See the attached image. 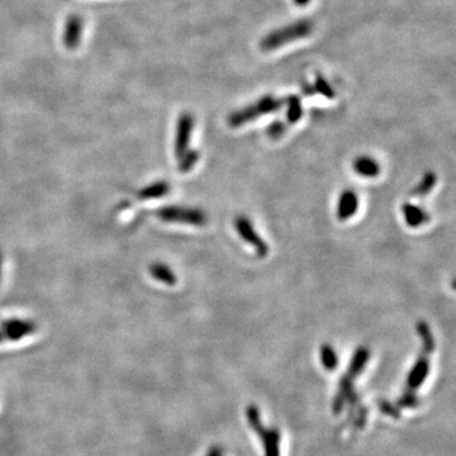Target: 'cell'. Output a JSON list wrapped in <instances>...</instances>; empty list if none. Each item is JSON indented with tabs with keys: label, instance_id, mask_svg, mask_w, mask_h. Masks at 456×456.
<instances>
[{
	"label": "cell",
	"instance_id": "33",
	"mask_svg": "<svg viewBox=\"0 0 456 456\" xmlns=\"http://www.w3.org/2000/svg\"><path fill=\"white\" fill-rule=\"evenodd\" d=\"M0 279H1V254H0Z\"/></svg>",
	"mask_w": 456,
	"mask_h": 456
},
{
	"label": "cell",
	"instance_id": "1",
	"mask_svg": "<svg viewBox=\"0 0 456 456\" xmlns=\"http://www.w3.org/2000/svg\"><path fill=\"white\" fill-rule=\"evenodd\" d=\"M313 28L315 25L311 20H297L294 23L282 27L266 34L260 41V48L265 53H270L279 47L285 46L291 42L311 36Z\"/></svg>",
	"mask_w": 456,
	"mask_h": 456
},
{
	"label": "cell",
	"instance_id": "22",
	"mask_svg": "<svg viewBox=\"0 0 456 456\" xmlns=\"http://www.w3.org/2000/svg\"><path fill=\"white\" fill-rule=\"evenodd\" d=\"M198 160L199 152L197 150H188L181 158H179V172L181 174L191 172Z\"/></svg>",
	"mask_w": 456,
	"mask_h": 456
},
{
	"label": "cell",
	"instance_id": "13",
	"mask_svg": "<svg viewBox=\"0 0 456 456\" xmlns=\"http://www.w3.org/2000/svg\"><path fill=\"white\" fill-rule=\"evenodd\" d=\"M261 440L264 443L265 456H279V443H280V432L278 429H265Z\"/></svg>",
	"mask_w": 456,
	"mask_h": 456
},
{
	"label": "cell",
	"instance_id": "11",
	"mask_svg": "<svg viewBox=\"0 0 456 456\" xmlns=\"http://www.w3.org/2000/svg\"><path fill=\"white\" fill-rule=\"evenodd\" d=\"M83 34V20L78 15H73L67 20L64 43L67 48H75L80 43V37Z\"/></svg>",
	"mask_w": 456,
	"mask_h": 456
},
{
	"label": "cell",
	"instance_id": "18",
	"mask_svg": "<svg viewBox=\"0 0 456 456\" xmlns=\"http://www.w3.org/2000/svg\"><path fill=\"white\" fill-rule=\"evenodd\" d=\"M285 103H288V113H286V120L288 125L297 123L299 119L303 116V108H302V102L298 95H289L285 98Z\"/></svg>",
	"mask_w": 456,
	"mask_h": 456
},
{
	"label": "cell",
	"instance_id": "17",
	"mask_svg": "<svg viewBox=\"0 0 456 456\" xmlns=\"http://www.w3.org/2000/svg\"><path fill=\"white\" fill-rule=\"evenodd\" d=\"M417 332H418L420 338L422 340V351L431 355L435 350L436 343H435V338H434V335L431 332L430 326L424 321H420L417 324Z\"/></svg>",
	"mask_w": 456,
	"mask_h": 456
},
{
	"label": "cell",
	"instance_id": "16",
	"mask_svg": "<svg viewBox=\"0 0 456 456\" xmlns=\"http://www.w3.org/2000/svg\"><path fill=\"white\" fill-rule=\"evenodd\" d=\"M169 192H170V186L167 181H158L139 191L137 195L139 199H156L165 197Z\"/></svg>",
	"mask_w": 456,
	"mask_h": 456
},
{
	"label": "cell",
	"instance_id": "8",
	"mask_svg": "<svg viewBox=\"0 0 456 456\" xmlns=\"http://www.w3.org/2000/svg\"><path fill=\"white\" fill-rule=\"evenodd\" d=\"M357 208H359V198L357 193L351 189H346L341 193L338 199V212H336L340 221H347L351 219L357 213Z\"/></svg>",
	"mask_w": 456,
	"mask_h": 456
},
{
	"label": "cell",
	"instance_id": "4",
	"mask_svg": "<svg viewBox=\"0 0 456 456\" xmlns=\"http://www.w3.org/2000/svg\"><path fill=\"white\" fill-rule=\"evenodd\" d=\"M235 227L237 230L240 237L245 240L249 245H251L256 250V254L260 258H265L268 255L269 246L258 236L250 219L245 216H238L237 219H235Z\"/></svg>",
	"mask_w": 456,
	"mask_h": 456
},
{
	"label": "cell",
	"instance_id": "19",
	"mask_svg": "<svg viewBox=\"0 0 456 456\" xmlns=\"http://www.w3.org/2000/svg\"><path fill=\"white\" fill-rule=\"evenodd\" d=\"M319 357H321V363L324 365L326 371H332L338 369V354L330 344H324L321 346Z\"/></svg>",
	"mask_w": 456,
	"mask_h": 456
},
{
	"label": "cell",
	"instance_id": "15",
	"mask_svg": "<svg viewBox=\"0 0 456 456\" xmlns=\"http://www.w3.org/2000/svg\"><path fill=\"white\" fill-rule=\"evenodd\" d=\"M437 177L436 174L434 172H424L421 181L418 183V186L413 188V191L410 192L412 197H418L422 198L426 197L429 193L435 188L436 186Z\"/></svg>",
	"mask_w": 456,
	"mask_h": 456
},
{
	"label": "cell",
	"instance_id": "23",
	"mask_svg": "<svg viewBox=\"0 0 456 456\" xmlns=\"http://www.w3.org/2000/svg\"><path fill=\"white\" fill-rule=\"evenodd\" d=\"M313 88H315V90H316V93L322 94V95L326 97L327 99H333V98L336 97L335 90L332 89V86L329 84V81L324 79L322 75H317V76H316Z\"/></svg>",
	"mask_w": 456,
	"mask_h": 456
},
{
	"label": "cell",
	"instance_id": "20",
	"mask_svg": "<svg viewBox=\"0 0 456 456\" xmlns=\"http://www.w3.org/2000/svg\"><path fill=\"white\" fill-rule=\"evenodd\" d=\"M340 393L344 394L346 402H349L352 408H355L360 402V398L352 387V378L347 374L341 378V380H340Z\"/></svg>",
	"mask_w": 456,
	"mask_h": 456
},
{
	"label": "cell",
	"instance_id": "7",
	"mask_svg": "<svg viewBox=\"0 0 456 456\" xmlns=\"http://www.w3.org/2000/svg\"><path fill=\"white\" fill-rule=\"evenodd\" d=\"M429 357H430V354L421 351V355L417 359L413 368L410 369V375L407 378V389L410 392H416L429 375V371H430Z\"/></svg>",
	"mask_w": 456,
	"mask_h": 456
},
{
	"label": "cell",
	"instance_id": "14",
	"mask_svg": "<svg viewBox=\"0 0 456 456\" xmlns=\"http://www.w3.org/2000/svg\"><path fill=\"white\" fill-rule=\"evenodd\" d=\"M150 274L153 278L164 284L170 285V286L177 284V277H175L174 271L167 265L163 264V263H153L150 266Z\"/></svg>",
	"mask_w": 456,
	"mask_h": 456
},
{
	"label": "cell",
	"instance_id": "26",
	"mask_svg": "<svg viewBox=\"0 0 456 456\" xmlns=\"http://www.w3.org/2000/svg\"><path fill=\"white\" fill-rule=\"evenodd\" d=\"M286 127H288V123L282 122V120H275V122L271 123L270 126L268 127L266 133L271 139H277L284 134Z\"/></svg>",
	"mask_w": 456,
	"mask_h": 456
},
{
	"label": "cell",
	"instance_id": "2",
	"mask_svg": "<svg viewBox=\"0 0 456 456\" xmlns=\"http://www.w3.org/2000/svg\"><path fill=\"white\" fill-rule=\"evenodd\" d=\"M284 98H277L271 94L261 97L250 106H245L240 111L231 113L227 119L228 126L232 128L244 126L246 123L251 122L254 119L258 118L261 116H266L270 113L277 112L282 106H284Z\"/></svg>",
	"mask_w": 456,
	"mask_h": 456
},
{
	"label": "cell",
	"instance_id": "30",
	"mask_svg": "<svg viewBox=\"0 0 456 456\" xmlns=\"http://www.w3.org/2000/svg\"><path fill=\"white\" fill-rule=\"evenodd\" d=\"M207 456H222V449L219 446H213Z\"/></svg>",
	"mask_w": 456,
	"mask_h": 456
},
{
	"label": "cell",
	"instance_id": "3",
	"mask_svg": "<svg viewBox=\"0 0 456 456\" xmlns=\"http://www.w3.org/2000/svg\"><path fill=\"white\" fill-rule=\"evenodd\" d=\"M156 216L164 222H179L191 226H205L208 221L205 212L186 207H163L156 211Z\"/></svg>",
	"mask_w": 456,
	"mask_h": 456
},
{
	"label": "cell",
	"instance_id": "5",
	"mask_svg": "<svg viewBox=\"0 0 456 456\" xmlns=\"http://www.w3.org/2000/svg\"><path fill=\"white\" fill-rule=\"evenodd\" d=\"M194 128V117L191 113L180 114L177 127V137H175V155L177 158H181L189 147V141Z\"/></svg>",
	"mask_w": 456,
	"mask_h": 456
},
{
	"label": "cell",
	"instance_id": "31",
	"mask_svg": "<svg viewBox=\"0 0 456 456\" xmlns=\"http://www.w3.org/2000/svg\"><path fill=\"white\" fill-rule=\"evenodd\" d=\"M293 1H294V4L298 6V7H305L307 4L311 3V0H293Z\"/></svg>",
	"mask_w": 456,
	"mask_h": 456
},
{
	"label": "cell",
	"instance_id": "21",
	"mask_svg": "<svg viewBox=\"0 0 456 456\" xmlns=\"http://www.w3.org/2000/svg\"><path fill=\"white\" fill-rule=\"evenodd\" d=\"M246 416H247V421L250 423L252 430L256 431L258 436H261L265 431V427L260 420V412H258V407L255 404H250L246 410Z\"/></svg>",
	"mask_w": 456,
	"mask_h": 456
},
{
	"label": "cell",
	"instance_id": "25",
	"mask_svg": "<svg viewBox=\"0 0 456 456\" xmlns=\"http://www.w3.org/2000/svg\"><path fill=\"white\" fill-rule=\"evenodd\" d=\"M378 407H379V410H382L384 415H387V416L393 417V418H396V420H399V418H401V410L398 408L397 406L390 403V402L385 401V399H379V401H378Z\"/></svg>",
	"mask_w": 456,
	"mask_h": 456
},
{
	"label": "cell",
	"instance_id": "6",
	"mask_svg": "<svg viewBox=\"0 0 456 456\" xmlns=\"http://www.w3.org/2000/svg\"><path fill=\"white\" fill-rule=\"evenodd\" d=\"M1 331L6 336V340L17 341V340L34 333L37 331V324L34 321L12 318V319H8L1 324Z\"/></svg>",
	"mask_w": 456,
	"mask_h": 456
},
{
	"label": "cell",
	"instance_id": "28",
	"mask_svg": "<svg viewBox=\"0 0 456 456\" xmlns=\"http://www.w3.org/2000/svg\"><path fill=\"white\" fill-rule=\"evenodd\" d=\"M345 403H346V399H345L344 394L338 392V394L333 398V401H332V412L338 415L341 410H344Z\"/></svg>",
	"mask_w": 456,
	"mask_h": 456
},
{
	"label": "cell",
	"instance_id": "24",
	"mask_svg": "<svg viewBox=\"0 0 456 456\" xmlns=\"http://www.w3.org/2000/svg\"><path fill=\"white\" fill-rule=\"evenodd\" d=\"M396 406L398 408H416L420 406V399L415 394V392L407 390V393H404L402 397L398 398Z\"/></svg>",
	"mask_w": 456,
	"mask_h": 456
},
{
	"label": "cell",
	"instance_id": "9",
	"mask_svg": "<svg viewBox=\"0 0 456 456\" xmlns=\"http://www.w3.org/2000/svg\"><path fill=\"white\" fill-rule=\"evenodd\" d=\"M402 213H403L406 223L412 228L421 227V226L426 225L430 221L429 213L420 205L404 203L402 205Z\"/></svg>",
	"mask_w": 456,
	"mask_h": 456
},
{
	"label": "cell",
	"instance_id": "12",
	"mask_svg": "<svg viewBox=\"0 0 456 456\" xmlns=\"http://www.w3.org/2000/svg\"><path fill=\"white\" fill-rule=\"evenodd\" d=\"M369 357H371V351L368 347H365V346L357 347V351L354 352V357L351 359L347 375H350L352 379L357 377L363 371L366 363L369 361Z\"/></svg>",
	"mask_w": 456,
	"mask_h": 456
},
{
	"label": "cell",
	"instance_id": "32",
	"mask_svg": "<svg viewBox=\"0 0 456 456\" xmlns=\"http://www.w3.org/2000/svg\"><path fill=\"white\" fill-rule=\"evenodd\" d=\"M6 340V336H4V333H3V331L0 330V343H3Z\"/></svg>",
	"mask_w": 456,
	"mask_h": 456
},
{
	"label": "cell",
	"instance_id": "29",
	"mask_svg": "<svg viewBox=\"0 0 456 456\" xmlns=\"http://www.w3.org/2000/svg\"><path fill=\"white\" fill-rule=\"evenodd\" d=\"M302 90H303V93L305 94V95H313V94L316 93V90H315V88L311 85H308L307 83H304V84H302Z\"/></svg>",
	"mask_w": 456,
	"mask_h": 456
},
{
	"label": "cell",
	"instance_id": "10",
	"mask_svg": "<svg viewBox=\"0 0 456 456\" xmlns=\"http://www.w3.org/2000/svg\"><path fill=\"white\" fill-rule=\"evenodd\" d=\"M352 167L357 175L363 178H377L380 174V165L371 156H359L354 160Z\"/></svg>",
	"mask_w": 456,
	"mask_h": 456
},
{
	"label": "cell",
	"instance_id": "27",
	"mask_svg": "<svg viewBox=\"0 0 456 456\" xmlns=\"http://www.w3.org/2000/svg\"><path fill=\"white\" fill-rule=\"evenodd\" d=\"M368 413H369V410L365 406H361L359 408L357 415L355 416V420H354V423H352V430L359 431L363 429L365 423H366V420H368Z\"/></svg>",
	"mask_w": 456,
	"mask_h": 456
}]
</instances>
